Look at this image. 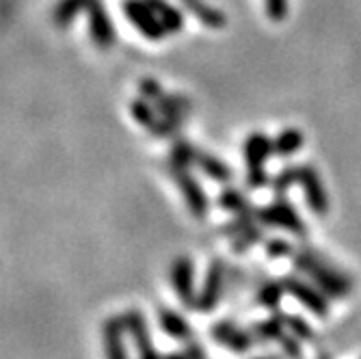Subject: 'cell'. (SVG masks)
<instances>
[{
    "label": "cell",
    "mask_w": 361,
    "mask_h": 359,
    "mask_svg": "<svg viewBox=\"0 0 361 359\" xmlns=\"http://www.w3.org/2000/svg\"><path fill=\"white\" fill-rule=\"evenodd\" d=\"M299 186L303 188V197L314 214L324 217L329 212V195L312 165H299Z\"/></svg>",
    "instance_id": "6"
},
{
    "label": "cell",
    "mask_w": 361,
    "mask_h": 359,
    "mask_svg": "<svg viewBox=\"0 0 361 359\" xmlns=\"http://www.w3.org/2000/svg\"><path fill=\"white\" fill-rule=\"evenodd\" d=\"M303 135H301V130L297 128H286L281 130V133L273 139V152L275 156L279 158H290L297 154L301 147H303Z\"/></svg>",
    "instance_id": "21"
},
{
    "label": "cell",
    "mask_w": 361,
    "mask_h": 359,
    "mask_svg": "<svg viewBox=\"0 0 361 359\" xmlns=\"http://www.w3.org/2000/svg\"><path fill=\"white\" fill-rule=\"evenodd\" d=\"M223 286H225V262L221 260H212V264L208 267L206 279L202 290L197 292V312H212L223 295Z\"/></svg>",
    "instance_id": "7"
},
{
    "label": "cell",
    "mask_w": 361,
    "mask_h": 359,
    "mask_svg": "<svg viewBox=\"0 0 361 359\" xmlns=\"http://www.w3.org/2000/svg\"><path fill=\"white\" fill-rule=\"evenodd\" d=\"M273 141L264 133H251L245 141V162H247V186L257 190L267 186V160L273 156Z\"/></svg>",
    "instance_id": "2"
},
{
    "label": "cell",
    "mask_w": 361,
    "mask_h": 359,
    "mask_svg": "<svg viewBox=\"0 0 361 359\" xmlns=\"http://www.w3.org/2000/svg\"><path fill=\"white\" fill-rule=\"evenodd\" d=\"M281 284H283L288 295L297 299L314 316H318V318H326V316H329V297H326L316 284H307L305 279H301L297 275L286 277Z\"/></svg>",
    "instance_id": "4"
},
{
    "label": "cell",
    "mask_w": 361,
    "mask_h": 359,
    "mask_svg": "<svg viewBox=\"0 0 361 359\" xmlns=\"http://www.w3.org/2000/svg\"><path fill=\"white\" fill-rule=\"evenodd\" d=\"M158 322L165 334H169L176 340H188L192 336L190 324L184 316H180L178 312L169 310V308H160L158 310Z\"/></svg>",
    "instance_id": "18"
},
{
    "label": "cell",
    "mask_w": 361,
    "mask_h": 359,
    "mask_svg": "<svg viewBox=\"0 0 361 359\" xmlns=\"http://www.w3.org/2000/svg\"><path fill=\"white\" fill-rule=\"evenodd\" d=\"M253 223H257V208L249 206L247 210L234 212V219L229 221V223H225L221 230H219V234L221 236H227V238H234L238 232L247 230V227L253 225Z\"/></svg>",
    "instance_id": "24"
},
{
    "label": "cell",
    "mask_w": 361,
    "mask_h": 359,
    "mask_svg": "<svg viewBox=\"0 0 361 359\" xmlns=\"http://www.w3.org/2000/svg\"><path fill=\"white\" fill-rule=\"evenodd\" d=\"M267 255L271 260H279V257H292L294 251H297V247H294L292 243L283 241V238H271L267 241Z\"/></svg>",
    "instance_id": "30"
},
{
    "label": "cell",
    "mask_w": 361,
    "mask_h": 359,
    "mask_svg": "<svg viewBox=\"0 0 361 359\" xmlns=\"http://www.w3.org/2000/svg\"><path fill=\"white\" fill-rule=\"evenodd\" d=\"M139 93H141V97H145V100L152 102L162 93V87H160V83L156 78H143L139 83Z\"/></svg>",
    "instance_id": "33"
},
{
    "label": "cell",
    "mask_w": 361,
    "mask_h": 359,
    "mask_svg": "<svg viewBox=\"0 0 361 359\" xmlns=\"http://www.w3.org/2000/svg\"><path fill=\"white\" fill-rule=\"evenodd\" d=\"M126 331V320L123 316H113L104 322V340H106V355L111 359H123L126 348L121 342V336Z\"/></svg>",
    "instance_id": "19"
},
{
    "label": "cell",
    "mask_w": 361,
    "mask_h": 359,
    "mask_svg": "<svg viewBox=\"0 0 361 359\" xmlns=\"http://www.w3.org/2000/svg\"><path fill=\"white\" fill-rule=\"evenodd\" d=\"M145 3L158 16V20L162 22V26L167 28L169 35H176V32H180L184 28V22H186L184 20V13L176 5L167 3V0H145Z\"/></svg>",
    "instance_id": "16"
},
{
    "label": "cell",
    "mask_w": 361,
    "mask_h": 359,
    "mask_svg": "<svg viewBox=\"0 0 361 359\" xmlns=\"http://www.w3.org/2000/svg\"><path fill=\"white\" fill-rule=\"evenodd\" d=\"M283 320H286V329L292 336H297L301 342H310V344L316 342V334H314V329L307 324L305 318H301L299 314H286L283 312Z\"/></svg>",
    "instance_id": "27"
},
{
    "label": "cell",
    "mask_w": 361,
    "mask_h": 359,
    "mask_svg": "<svg viewBox=\"0 0 361 359\" xmlns=\"http://www.w3.org/2000/svg\"><path fill=\"white\" fill-rule=\"evenodd\" d=\"M180 355H184V357H206V351L197 342H188V346Z\"/></svg>",
    "instance_id": "34"
},
{
    "label": "cell",
    "mask_w": 361,
    "mask_h": 359,
    "mask_svg": "<svg viewBox=\"0 0 361 359\" xmlns=\"http://www.w3.org/2000/svg\"><path fill=\"white\" fill-rule=\"evenodd\" d=\"M283 295H286V288L281 281H267L257 290V303L269 310H279Z\"/></svg>",
    "instance_id": "26"
},
{
    "label": "cell",
    "mask_w": 361,
    "mask_h": 359,
    "mask_svg": "<svg viewBox=\"0 0 361 359\" xmlns=\"http://www.w3.org/2000/svg\"><path fill=\"white\" fill-rule=\"evenodd\" d=\"M286 320H283V312L281 310H273V316L267 320H259L251 327L253 338L264 340V342H279L281 336L286 334Z\"/></svg>",
    "instance_id": "17"
},
{
    "label": "cell",
    "mask_w": 361,
    "mask_h": 359,
    "mask_svg": "<svg viewBox=\"0 0 361 359\" xmlns=\"http://www.w3.org/2000/svg\"><path fill=\"white\" fill-rule=\"evenodd\" d=\"M257 223L262 225H275L281 227V230L294 234V236H305L307 234V225L301 219V214L297 212V208L290 206L283 197H277L273 204H269L267 208H257Z\"/></svg>",
    "instance_id": "3"
},
{
    "label": "cell",
    "mask_w": 361,
    "mask_h": 359,
    "mask_svg": "<svg viewBox=\"0 0 361 359\" xmlns=\"http://www.w3.org/2000/svg\"><path fill=\"white\" fill-rule=\"evenodd\" d=\"M130 115H133V119L139 126H143L145 130H149L154 137L167 139V137H176V133H178L176 128L169 126V121H165V119L158 115V111L154 109V104L149 100H145V97L130 102Z\"/></svg>",
    "instance_id": "9"
},
{
    "label": "cell",
    "mask_w": 361,
    "mask_h": 359,
    "mask_svg": "<svg viewBox=\"0 0 361 359\" xmlns=\"http://www.w3.org/2000/svg\"><path fill=\"white\" fill-rule=\"evenodd\" d=\"M195 165L200 167L208 178L216 180V182H229L232 180V167L223 162L221 158L208 154V152H197V158H195Z\"/></svg>",
    "instance_id": "20"
},
{
    "label": "cell",
    "mask_w": 361,
    "mask_h": 359,
    "mask_svg": "<svg viewBox=\"0 0 361 359\" xmlns=\"http://www.w3.org/2000/svg\"><path fill=\"white\" fill-rule=\"evenodd\" d=\"M123 320H126V331H130L135 336V342H137V348H139V355L145 357V359H154L158 357V353L154 351L152 342H149V334H147V324H145V316L139 312V310H130L123 314Z\"/></svg>",
    "instance_id": "14"
},
{
    "label": "cell",
    "mask_w": 361,
    "mask_h": 359,
    "mask_svg": "<svg viewBox=\"0 0 361 359\" xmlns=\"http://www.w3.org/2000/svg\"><path fill=\"white\" fill-rule=\"evenodd\" d=\"M262 241H264V227H262V223H259V225L253 223V225L247 227V230L238 232V234L232 238V251H234V253H245V251H249L253 245H257V243H262Z\"/></svg>",
    "instance_id": "25"
},
{
    "label": "cell",
    "mask_w": 361,
    "mask_h": 359,
    "mask_svg": "<svg viewBox=\"0 0 361 359\" xmlns=\"http://www.w3.org/2000/svg\"><path fill=\"white\" fill-rule=\"evenodd\" d=\"M171 176H173V180H176L180 193H182V197H184L190 214L195 219H204L208 214V210H210V202H208L206 190L200 186V182H197L188 174V169H184V171H171Z\"/></svg>",
    "instance_id": "8"
},
{
    "label": "cell",
    "mask_w": 361,
    "mask_h": 359,
    "mask_svg": "<svg viewBox=\"0 0 361 359\" xmlns=\"http://www.w3.org/2000/svg\"><path fill=\"white\" fill-rule=\"evenodd\" d=\"M180 5L202 24L210 26V28H223L227 24V18L223 11L214 9L212 5H208L206 0H180Z\"/></svg>",
    "instance_id": "15"
},
{
    "label": "cell",
    "mask_w": 361,
    "mask_h": 359,
    "mask_svg": "<svg viewBox=\"0 0 361 359\" xmlns=\"http://www.w3.org/2000/svg\"><path fill=\"white\" fill-rule=\"evenodd\" d=\"M197 147H192L188 141L178 139L171 147V158H169V171H184L190 169L195 165V158H197Z\"/></svg>",
    "instance_id": "22"
},
{
    "label": "cell",
    "mask_w": 361,
    "mask_h": 359,
    "mask_svg": "<svg viewBox=\"0 0 361 359\" xmlns=\"http://www.w3.org/2000/svg\"><path fill=\"white\" fill-rule=\"evenodd\" d=\"M283 353H288L290 357H301L303 355V346H301V340L297 336H292L290 331H286L279 340Z\"/></svg>",
    "instance_id": "32"
},
{
    "label": "cell",
    "mask_w": 361,
    "mask_h": 359,
    "mask_svg": "<svg viewBox=\"0 0 361 359\" xmlns=\"http://www.w3.org/2000/svg\"><path fill=\"white\" fill-rule=\"evenodd\" d=\"M294 184H299V167H297V165L281 169V171L273 178V190H275L277 197H283V195H286Z\"/></svg>",
    "instance_id": "29"
},
{
    "label": "cell",
    "mask_w": 361,
    "mask_h": 359,
    "mask_svg": "<svg viewBox=\"0 0 361 359\" xmlns=\"http://www.w3.org/2000/svg\"><path fill=\"white\" fill-rule=\"evenodd\" d=\"M219 206L229 212H240V210H247L251 204L247 200V195L240 193L238 188H225L219 195Z\"/></svg>",
    "instance_id": "28"
},
{
    "label": "cell",
    "mask_w": 361,
    "mask_h": 359,
    "mask_svg": "<svg viewBox=\"0 0 361 359\" xmlns=\"http://www.w3.org/2000/svg\"><path fill=\"white\" fill-rule=\"evenodd\" d=\"M171 284H173V288H176L178 299H180L186 308L195 310V305H197L195 275H192V262H190V260H188L186 255L178 257L176 262L171 264Z\"/></svg>",
    "instance_id": "12"
},
{
    "label": "cell",
    "mask_w": 361,
    "mask_h": 359,
    "mask_svg": "<svg viewBox=\"0 0 361 359\" xmlns=\"http://www.w3.org/2000/svg\"><path fill=\"white\" fill-rule=\"evenodd\" d=\"M152 104L158 111V115L165 119V121H169V126L176 128V130H180V126L184 121V115L190 109L188 97L178 95V93H165V91H162L156 97V100H152Z\"/></svg>",
    "instance_id": "13"
},
{
    "label": "cell",
    "mask_w": 361,
    "mask_h": 359,
    "mask_svg": "<svg viewBox=\"0 0 361 359\" xmlns=\"http://www.w3.org/2000/svg\"><path fill=\"white\" fill-rule=\"evenodd\" d=\"M264 9H267L269 20L283 22L288 16V0H264Z\"/></svg>",
    "instance_id": "31"
},
{
    "label": "cell",
    "mask_w": 361,
    "mask_h": 359,
    "mask_svg": "<svg viewBox=\"0 0 361 359\" xmlns=\"http://www.w3.org/2000/svg\"><path fill=\"white\" fill-rule=\"evenodd\" d=\"M123 13L139 28L141 35L152 39V42H160L165 35H169L167 28L162 26V22L158 20V16L152 11V7L145 3V0H126Z\"/></svg>",
    "instance_id": "5"
},
{
    "label": "cell",
    "mask_w": 361,
    "mask_h": 359,
    "mask_svg": "<svg viewBox=\"0 0 361 359\" xmlns=\"http://www.w3.org/2000/svg\"><path fill=\"white\" fill-rule=\"evenodd\" d=\"M210 336L216 344L234 351V353H247L253 344V334L247 329H240L232 320H219L212 324Z\"/></svg>",
    "instance_id": "10"
},
{
    "label": "cell",
    "mask_w": 361,
    "mask_h": 359,
    "mask_svg": "<svg viewBox=\"0 0 361 359\" xmlns=\"http://www.w3.org/2000/svg\"><path fill=\"white\" fill-rule=\"evenodd\" d=\"M89 30H91V39L97 48L109 50L115 44V30H113V22L104 9V5L100 0H91L89 7Z\"/></svg>",
    "instance_id": "11"
},
{
    "label": "cell",
    "mask_w": 361,
    "mask_h": 359,
    "mask_svg": "<svg viewBox=\"0 0 361 359\" xmlns=\"http://www.w3.org/2000/svg\"><path fill=\"white\" fill-rule=\"evenodd\" d=\"M91 0H59V5L54 7L52 20L56 26H68L80 11H87Z\"/></svg>",
    "instance_id": "23"
},
{
    "label": "cell",
    "mask_w": 361,
    "mask_h": 359,
    "mask_svg": "<svg viewBox=\"0 0 361 359\" xmlns=\"http://www.w3.org/2000/svg\"><path fill=\"white\" fill-rule=\"evenodd\" d=\"M292 260H294L297 271H301L312 284H316L329 299L348 297V292L353 288L350 279L342 271H338L329 260L322 257L318 251L301 247V249L294 251Z\"/></svg>",
    "instance_id": "1"
}]
</instances>
